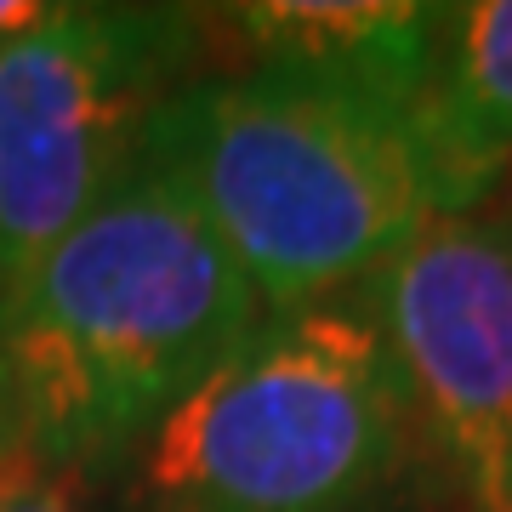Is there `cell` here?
I'll return each instance as SVG.
<instances>
[{"label":"cell","mask_w":512,"mask_h":512,"mask_svg":"<svg viewBox=\"0 0 512 512\" xmlns=\"http://www.w3.org/2000/svg\"><path fill=\"white\" fill-rule=\"evenodd\" d=\"M29 467V456H23L18 433H12V421H6V410H0V495H6V484Z\"/></svg>","instance_id":"cell-10"},{"label":"cell","mask_w":512,"mask_h":512,"mask_svg":"<svg viewBox=\"0 0 512 512\" xmlns=\"http://www.w3.org/2000/svg\"><path fill=\"white\" fill-rule=\"evenodd\" d=\"M52 18L46 0H0V52H12L23 35H35L40 23Z\"/></svg>","instance_id":"cell-9"},{"label":"cell","mask_w":512,"mask_h":512,"mask_svg":"<svg viewBox=\"0 0 512 512\" xmlns=\"http://www.w3.org/2000/svg\"><path fill=\"white\" fill-rule=\"evenodd\" d=\"M427 467L370 291L262 330L126 461V512H393Z\"/></svg>","instance_id":"cell-3"},{"label":"cell","mask_w":512,"mask_h":512,"mask_svg":"<svg viewBox=\"0 0 512 512\" xmlns=\"http://www.w3.org/2000/svg\"><path fill=\"white\" fill-rule=\"evenodd\" d=\"M456 512H512V228L433 217L365 285Z\"/></svg>","instance_id":"cell-5"},{"label":"cell","mask_w":512,"mask_h":512,"mask_svg":"<svg viewBox=\"0 0 512 512\" xmlns=\"http://www.w3.org/2000/svg\"><path fill=\"white\" fill-rule=\"evenodd\" d=\"M86 478L74 473H46V467H23L6 495H0V512H86V495H80Z\"/></svg>","instance_id":"cell-8"},{"label":"cell","mask_w":512,"mask_h":512,"mask_svg":"<svg viewBox=\"0 0 512 512\" xmlns=\"http://www.w3.org/2000/svg\"><path fill=\"white\" fill-rule=\"evenodd\" d=\"M404 126L433 211H484V200L512 171V0L444 6L433 63Z\"/></svg>","instance_id":"cell-7"},{"label":"cell","mask_w":512,"mask_h":512,"mask_svg":"<svg viewBox=\"0 0 512 512\" xmlns=\"http://www.w3.org/2000/svg\"><path fill=\"white\" fill-rule=\"evenodd\" d=\"M268 308L200 205L143 148L0 296V410L29 467L126 473Z\"/></svg>","instance_id":"cell-1"},{"label":"cell","mask_w":512,"mask_h":512,"mask_svg":"<svg viewBox=\"0 0 512 512\" xmlns=\"http://www.w3.org/2000/svg\"><path fill=\"white\" fill-rule=\"evenodd\" d=\"M444 6L416 0H256V6H200L205 40H222L211 69L274 63L302 69L353 92L382 97L410 114Z\"/></svg>","instance_id":"cell-6"},{"label":"cell","mask_w":512,"mask_h":512,"mask_svg":"<svg viewBox=\"0 0 512 512\" xmlns=\"http://www.w3.org/2000/svg\"><path fill=\"white\" fill-rule=\"evenodd\" d=\"M268 313L359 291L439 217L416 143L382 97L302 69H205L137 137Z\"/></svg>","instance_id":"cell-2"},{"label":"cell","mask_w":512,"mask_h":512,"mask_svg":"<svg viewBox=\"0 0 512 512\" xmlns=\"http://www.w3.org/2000/svg\"><path fill=\"white\" fill-rule=\"evenodd\" d=\"M200 46V6L86 0L0 52V296L103 200Z\"/></svg>","instance_id":"cell-4"},{"label":"cell","mask_w":512,"mask_h":512,"mask_svg":"<svg viewBox=\"0 0 512 512\" xmlns=\"http://www.w3.org/2000/svg\"><path fill=\"white\" fill-rule=\"evenodd\" d=\"M484 211H490L495 222H507V228H512V171L501 177V188H495L490 200H484Z\"/></svg>","instance_id":"cell-11"}]
</instances>
